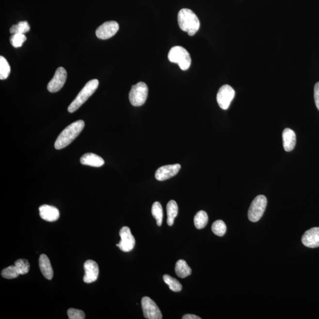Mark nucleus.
I'll return each mask as SVG.
<instances>
[{
    "label": "nucleus",
    "mask_w": 319,
    "mask_h": 319,
    "mask_svg": "<svg viewBox=\"0 0 319 319\" xmlns=\"http://www.w3.org/2000/svg\"><path fill=\"white\" fill-rule=\"evenodd\" d=\"M180 168L181 166L179 164L166 165L160 167L156 172V178L159 181L169 179L176 175Z\"/></svg>",
    "instance_id": "12"
},
{
    "label": "nucleus",
    "mask_w": 319,
    "mask_h": 319,
    "mask_svg": "<svg viewBox=\"0 0 319 319\" xmlns=\"http://www.w3.org/2000/svg\"><path fill=\"white\" fill-rule=\"evenodd\" d=\"M267 205V197L258 195L255 197L249 208L248 216L249 220L253 223L258 221L263 216Z\"/></svg>",
    "instance_id": "5"
},
{
    "label": "nucleus",
    "mask_w": 319,
    "mask_h": 319,
    "mask_svg": "<svg viewBox=\"0 0 319 319\" xmlns=\"http://www.w3.org/2000/svg\"><path fill=\"white\" fill-rule=\"evenodd\" d=\"M235 95L234 89L228 85H225L219 89L216 100L222 109L226 110L228 109L232 100Z\"/></svg>",
    "instance_id": "7"
},
{
    "label": "nucleus",
    "mask_w": 319,
    "mask_h": 319,
    "mask_svg": "<svg viewBox=\"0 0 319 319\" xmlns=\"http://www.w3.org/2000/svg\"><path fill=\"white\" fill-rule=\"evenodd\" d=\"M118 30L119 25L116 21H107L96 29V35L100 39L106 40L114 36Z\"/></svg>",
    "instance_id": "11"
},
{
    "label": "nucleus",
    "mask_w": 319,
    "mask_h": 319,
    "mask_svg": "<svg viewBox=\"0 0 319 319\" xmlns=\"http://www.w3.org/2000/svg\"><path fill=\"white\" fill-rule=\"evenodd\" d=\"M85 127L84 121L79 120L70 124L61 132L55 143L56 150L67 147L79 136Z\"/></svg>",
    "instance_id": "1"
},
{
    "label": "nucleus",
    "mask_w": 319,
    "mask_h": 319,
    "mask_svg": "<svg viewBox=\"0 0 319 319\" xmlns=\"http://www.w3.org/2000/svg\"><path fill=\"white\" fill-rule=\"evenodd\" d=\"M31 30V26L28 21H20L17 24L11 27L10 32L11 34H14L16 33L25 34Z\"/></svg>",
    "instance_id": "22"
},
{
    "label": "nucleus",
    "mask_w": 319,
    "mask_h": 319,
    "mask_svg": "<svg viewBox=\"0 0 319 319\" xmlns=\"http://www.w3.org/2000/svg\"><path fill=\"white\" fill-rule=\"evenodd\" d=\"M314 97L316 106L319 111V82L316 83L315 86Z\"/></svg>",
    "instance_id": "31"
},
{
    "label": "nucleus",
    "mask_w": 319,
    "mask_h": 319,
    "mask_svg": "<svg viewBox=\"0 0 319 319\" xmlns=\"http://www.w3.org/2000/svg\"><path fill=\"white\" fill-rule=\"evenodd\" d=\"M19 275H20V273H19L15 265L5 268L1 271L2 277L7 278V279H13V278H17Z\"/></svg>",
    "instance_id": "27"
},
{
    "label": "nucleus",
    "mask_w": 319,
    "mask_h": 319,
    "mask_svg": "<svg viewBox=\"0 0 319 319\" xmlns=\"http://www.w3.org/2000/svg\"><path fill=\"white\" fill-rule=\"evenodd\" d=\"M85 275L83 282L91 283L98 279L99 275L98 265L96 261L89 259L84 264Z\"/></svg>",
    "instance_id": "13"
},
{
    "label": "nucleus",
    "mask_w": 319,
    "mask_h": 319,
    "mask_svg": "<svg viewBox=\"0 0 319 319\" xmlns=\"http://www.w3.org/2000/svg\"><path fill=\"white\" fill-rule=\"evenodd\" d=\"M142 306L144 318L148 319H161L162 314L156 303L150 297H144L142 300Z\"/></svg>",
    "instance_id": "8"
},
{
    "label": "nucleus",
    "mask_w": 319,
    "mask_h": 319,
    "mask_svg": "<svg viewBox=\"0 0 319 319\" xmlns=\"http://www.w3.org/2000/svg\"><path fill=\"white\" fill-rule=\"evenodd\" d=\"M177 20L181 30L187 32L189 36H193L199 31L200 28L199 18L190 9L181 10L178 13Z\"/></svg>",
    "instance_id": "2"
},
{
    "label": "nucleus",
    "mask_w": 319,
    "mask_h": 319,
    "mask_svg": "<svg viewBox=\"0 0 319 319\" xmlns=\"http://www.w3.org/2000/svg\"><path fill=\"white\" fill-rule=\"evenodd\" d=\"M66 78L67 72L65 69L63 67H58L52 80L48 83V91L52 93L60 91L65 83Z\"/></svg>",
    "instance_id": "10"
},
{
    "label": "nucleus",
    "mask_w": 319,
    "mask_h": 319,
    "mask_svg": "<svg viewBox=\"0 0 319 319\" xmlns=\"http://www.w3.org/2000/svg\"><path fill=\"white\" fill-rule=\"evenodd\" d=\"M120 235L121 240L117 244V247L124 252H129L136 245V239L132 235L130 229L128 226L123 227L120 231Z\"/></svg>",
    "instance_id": "9"
},
{
    "label": "nucleus",
    "mask_w": 319,
    "mask_h": 319,
    "mask_svg": "<svg viewBox=\"0 0 319 319\" xmlns=\"http://www.w3.org/2000/svg\"><path fill=\"white\" fill-rule=\"evenodd\" d=\"M167 221L169 226L174 225L175 219L178 214V206L177 203L174 200L168 202L167 205Z\"/></svg>",
    "instance_id": "20"
},
{
    "label": "nucleus",
    "mask_w": 319,
    "mask_h": 319,
    "mask_svg": "<svg viewBox=\"0 0 319 319\" xmlns=\"http://www.w3.org/2000/svg\"><path fill=\"white\" fill-rule=\"evenodd\" d=\"M67 315L70 319H84L85 315L82 310L71 308L67 310Z\"/></svg>",
    "instance_id": "30"
},
{
    "label": "nucleus",
    "mask_w": 319,
    "mask_h": 319,
    "mask_svg": "<svg viewBox=\"0 0 319 319\" xmlns=\"http://www.w3.org/2000/svg\"><path fill=\"white\" fill-rule=\"evenodd\" d=\"M302 240L305 247L312 248L319 247V227L311 228L305 232Z\"/></svg>",
    "instance_id": "14"
},
{
    "label": "nucleus",
    "mask_w": 319,
    "mask_h": 319,
    "mask_svg": "<svg viewBox=\"0 0 319 319\" xmlns=\"http://www.w3.org/2000/svg\"><path fill=\"white\" fill-rule=\"evenodd\" d=\"M212 231L213 233L219 237L223 236L226 231V226L225 223L221 220L216 221L212 224Z\"/></svg>",
    "instance_id": "26"
},
{
    "label": "nucleus",
    "mask_w": 319,
    "mask_h": 319,
    "mask_svg": "<svg viewBox=\"0 0 319 319\" xmlns=\"http://www.w3.org/2000/svg\"><path fill=\"white\" fill-rule=\"evenodd\" d=\"M283 147L286 151H291L295 147L296 136L295 132L290 128H286L283 132Z\"/></svg>",
    "instance_id": "17"
},
{
    "label": "nucleus",
    "mask_w": 319,
    "mask_h": 319,
    "mask_svg": "<svg viewBox=\"0 0 319 319\" xmlns=\"http://www.w3.org/2000/svg\"><path fill=\"white\" fill-rule=\"evenodd\" d=\"M163 280L165 283L169 286L170 290L175 292H179L182 290V286L175 278L169 275H163Z\"/></svg>",
    "instance_id": "24"
},
{
    "label": "nucleus",
    "mask_w": 319,
    "mask_h": 319,
    "mask_svg": "<svg viewBox=\"0 0 319 319\" xmlns=\"http://www.w3.org/2000/svg\"><path fill=\"white\" fill-rule=\"evenodd\" d=\"M11 68L9 62L3 56H0V80L7 79L10 74Z\"/></svg>",
    "instance_id": "25"
},
{
    "label": "nucleus",
    "mask_w": 319,
    "mask_h": 319,
    "mask_svg": "<svg viewBox=\"0 0 319 319\" xmlns=\"http://www.w3.org/2000/svg\"><path fill=\"white\" fill-rule=\"evenodd\" d=\"M98 85L99 81L97 80H91L86 83L84 87L82 89L74 101L70 104L67 108L68 112L73 113L79 109L87 101L89 97L93 96L98 88Z\"/></svg>",
    "instance_id": "3"
},
{
    "label": "nucleus",
    "mask_w": 319,
    "mask_h": 319,
    "mask_svg": "<svg viewBox=\"0 0 319 319\" xmlns=\"http://www.w3.org/2000/svg\"><path fill=\"white\" fill-rule=\"evenodd\" d=\"M40 217L48 222H55L58 220L60 213L56 207L43 205L39 207Z\"/></svg>",
    "instance_id": "15"
},
{
    "label": "nucleus",
    "mask_w": 319,
    "mask_h": 319,
    "mask_svg": "<svg viewBox=\"0 0 319 319\" xmlns=\"http://www.w3.org/2000/svg\"><path fill=\"white\" fill-rule=\"evenodd\" d=\"M175 271L178 277L184 278L191 274V269L185 260L180 259L175 264Z\"/></svg>",
    "instance_id": "19"
},
{
    "label": "nucleus",
    "mask_w": 319,
    "mask_h": 319,
    "mask_svg": "<svg viewBox=\"0 0 319 319\" xmlns=\"http://www.w3.org/2000/svg\"><path fill=\"white\" fill-rule=\"evenodd\" d=\"M148 89L147 85L140 82L132 86L129 94V99L134 107L142 106L147 98Z\"/></svg>",
    "instance_id": "6"
},
{
    "label": "nucleus",
    "mask_w": 319,
    "mask_h": 319,
    "mask_svg": "<svg viewBox=\"0 0 319 319\" xmlns=\"http://www.w3.org/2000/svg\"><path fill=\"white\" fill-rule=\"evenodd\" d=\"M15 265L20 275L26 274L30 270L29 261L25 259H19L15 262Z\"/></svg>",
    "instance_id": "28"
},
{
    "label": "nucleus",
    "mask_w": 319,
    "mask_h": 319,
    "mask_svg": "<svg viewBox=\"0 0 319 319\" xmlns=\"http://www.w3.org/2000/svg\"><path fill=\"white\" fill-rule=\"evenodd\" d=\"M168 58L173 63L177 64L183 71H186L191 66V61L190 54L185 48L179 46L172 48L170 50Z\"/></svg>",
    "instance_id": "4"
},
{
    "label": "nucleus",
    "mask_w": 319,
    "mask_h": 319,
    "mask_svg": "<svg viewBox=\"0 0 319 319\" xmlns=\"http://www.w3.org/2000/svg\"><path fill=\"white\" fill-rule=\"evenodd\" d=\"M151 213L156 219L157 224L159 226H160L163 222V208L159 202L154 203L152 208H151Z\"/></svg>",
    "instance_id": "23"
},
{
    "label": "nucleus",
    "mask_w": 319,
    "mask_h": 319,
    "mask_svg": "<svg viewBox=\"0 0 319 319\" xmlns=\"http://www.w3.org/2000/svg\"><path fill=\"white\" fill-rule=\"evenodd\" d=\"M39 267L43 276L48 280H52L53 276V270L49 259L45 254H42L39 258Z\"/></svg>",
    "instance_id": "18"
},
{
    "label": "nucleus",
    "mask_w": 319,
    "mask_h": 319,
    "mask_svg": "<svg viewBox=\"0 0 319 319\" xmlns=\"http://www.w3.org/2000/svg\"><path fill=\"white\" fill-rule=\"evenodd\" d=\"M208 223V216L206 212L201 210L197 212L194 218V224L197 229L204 228Z\"/></svg>",
    "instance_id": "21"
},
{
    "label": "nucleus",
    "mask_w": 319,
    "mask_h": 319,
    "mask_svg": "<svg viewBox=\"0 0 319 319\" xmlns=\"http://www.w3.org/2000/svg\"><path fill=\"white\" fill-rule=\"evenodd\" d=\"M80 163L86 166L99 167L105 163L104 159L94 153H86L80 159Z\"/></svg>",
    "instance_id": "16"
},
{
    "label": "nucleus",
    "mask_w": 319,
    "mask_h": 319,
    "mask_svg": "<svg viewBox=\"0 0 319 319\" xmlns=\"http://www.w3.org/2000/svg\"><path fill=\"white\" fill-rule=\"evenodd\" d=\"M183 319H201V318H199V316L194 315H184L182 317Z\"/></svg>",
    "instance_id": "32"
},
{
    "label": "nucleus",
    "mask_w": 319,
    "mask_h": 319,
    "mask_svg": "<svg viewBox=\"0 0 319 319\" xmlns=\"http://www.w3.org/2000/svg\"><path fill=\"white\" fill-rule=\"evenodd\" d=\"M27 37L24 34L16 33L12 34L10 37V43L16 48L22 47L23 43L26 41Z\"/></svg>",
    "instance_id": "29"
}]
</instances>
